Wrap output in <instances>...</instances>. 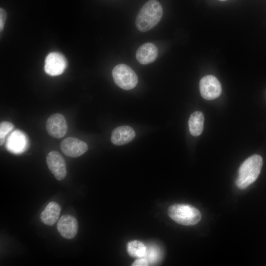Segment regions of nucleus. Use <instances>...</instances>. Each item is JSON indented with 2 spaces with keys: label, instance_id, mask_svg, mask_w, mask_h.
<instances>
[{
  "label": "nucleus",
  "instance_id": "1",
  "mask_svg": "<svg viewBox=\"0 0 266 266\" xmlns=\"http://www.w3.org/2000/svg\"><path fill=\"white\" fill-rule=\"evenodd\" d=\"M163 15L161 4L156 0H149L142 6L136 16V27L140 32H147L159 23Z\"/></svg>",
  "mask_w": 266,
  "mask_h": 266
},
{
  "label": "nucleus",
  "instance_id": "2",
  "mask_svg": "<svg viewBox=\"0 0 266 266\" xmlns=\"http://www.w3.org/2000/svg\"><path fill=\"white\" fill-rule=\"evenodd\" d=\"M263 165L262 157L257 154L251 156L240 165L235 181L236 186L241 189L248 187L258 177Z\"/></svg>",
  "mask_w": 266,
  "mask_h": 266
},
{
  "label": "nucleus",
  "instance_id": "3",
  "mask_svg": "<svg viewBox=\"0 0 266 266\" xmlns=\"http://www.w3.org/2000/svg\"><path fill=\"white\" fill-rule=\"evenodd\" d=\"M169 216L176 223L186 226L198 223L201 219V213L196 207L187 204H174L168 209Z\"/></svg>",
  "mask_w": 266,
  "mask_h": 266
},
{
  "label": "nucleus",
  "instance_id": "4",
  "mask_svg": "<svg viewBox=\"0 0 266 266\" xmlns=\"http://www.w3.org/2000/svg\"><path fill=\"white\" fill-rule=\"evenodd\" d=\"M112 74L115 84L122 89H133L137 84L136 74L127 65L121 64L116 65L112 70Z\"/></svg>",
  "mask_w": 266,
  "mask_h": 266
},
{
  "label": "nucleus",
  "instance_id": "5",
  "mask_svg": "<svg viewBox=\"0 0 266 266\" xmlns=\"http://www.w3.org/2000/svg\"><path fill=\"white\" fill-rule=\"evenodd\" d=\"M200 91L201 97L206 100H212L219 97L222 92L221 84L214 76L203 77L200 81Z\"/></svg>",
  "mask_w": 266,
  "mask_h": 266
},
{
  "label": "nucleus",
  "instance_id": "6",
  "mask_svg": "<svg viewBox=\"0 0 266 266\" xmlns=\"http://www.w3.org/2000/svg\"><path fill=\"white\" fill-rule=\"evenodd\" d=\"M67 66V60L62 54L54 52L48 54L45 59L44 71L52 76L62 74Z\"/></svg>",
  "mask_w": 266,
  "mask_h": 266
},
{
  "label": "nucleus",
  "instance_id": "7",
  "mask_svg": "<svg viewBox=\"0 0 266 266\" xmlns=\"http://www.w3.org/2000/svg\"><path fill=\"white\" fill-rule=\"evenodd\" d=\"M46 163L48 168L58 180H63L66 175L65 160L61 154L56 151H52L46 157Z\"/></svg>",
  "mask_w": 266,
  "mask_h": 266
},
{
  "label": "nucleus",
  "instance_id": "8",
  "mask_svg": "<svg viewBox=\"0 0 266 266\" xmlns=\"http://www.w3.org/2000/svg\"><path fill=\"white\" fill-rule=\"evenodd\" d=\"M27 134L20 130L13 131L7 138L5 147L10 152L20 154L25 151L29 146Z\"/></svg>",
  "mask_w": 266,
  "mask_h": 266
},
{
  "label": "nucleus",
  "instance_id": "9",
  "mask_svg": "<svg viewBox=\"0 0 266 266\" xmlns=\"http://www.w3.org/2000/svg\"><path fill=\"white\" fill-rule=\"evenodd\" d=\"M46 128L51 136L57 138L63 137L67 131L65 117L60 113L52 114L46 121Z\"/></svg>",
  "mask_w": 266,
  "mask_h": 266
},
{
  "label": "nucleus",
  "instance_id": "10",
  "mask_svg": "<svg viewBox=\"0 0 266 266\" xmlns=\"http://www.w3.org/2000/svg\"><path fill=\"white\" fill-rule=\"evenodd\" d=\"M60 147L62 152L66 155L76 158L84 154L88 150L87 144L76 138L69 137L61 143Z\"/></svg>",
  "mask_w": 266,
  "mask_h": 266
},
{
  "label": "nucleus",
  "instance_id": "11",
  "mask_svg": "<svg viewBox=\"0 0 266 266\" xmlns=\"http://www.w3.org/2000/svg\"><path fill=\"white\" fill-rule=\"evenodd\" d=\"M57 230L64 238L71 239L74 237L78 231V223L75 217L70 215H63L59 220Z\"/></svg>",
  "mask_w": 266,
  "mask_h": 266
},
{
  "label": "nucleus",
  "instance_id": "12",
  "mask_svg": "<svg viewBox=\"0 0 266 266\" xmlns=\"http://www.w3.org/2000/svg\"><path fill=\"white\" fill-rule=\"evenodd\" d=\"M158 49L151 42L145 43L141 45L136 52V59L142 65H147L154 62L158 56Z\"/></svg>",
  "mask_w": 266,
  "mask_h": 266
},
{
  "label": "nucleus",
  "instance_id": "13",
  "mask_svg": "<svg viewBox=\"0 0 266 266\" xmlns=\"http://www.w3.org/2000/svg\"><path fill=\"white\" fill-rule=\"evenodd\" d=\"M135 136L134 130L129 126L116 128L112 132L111 141L116 145H122L131 142Z\"/></svg>",
  "mask_w": 266,
  "mask_h": 266
},
{
  "label": "nucleus",
  "instance_id": "14",
  "mask_svg": "<svg viewBox=\"0 0 266 266\" xmlns=\"http://www.w3.org/2000/svg\"><path fill=\"white\" fill-rule=\"evenodd\" d=\"M61 209L57 202H50L40 214L41 221L46 225L53 226L59 219Z\"/></svg>",
  "mask_w": 266,
  "mask_h": 266
},
{
  "label": "nucleus",
  "instance_id": "15",
  "mask_svg": "<svg viewBox=\"0 0 266 266\" xmlns=\"http://www.w3.org/2000/svg\"><path fill=\"white\" fill-rule=\"evenodd\" d=\"M204 115L199 111L192 113L188 121L189 129L190 133L194 136L200 135L203 131Z\"/></svg>",
  "mask_w": 266,
  "mask_h": 266
},
{
  "label": "nucleus",
  "instance_id": "16",
  "mask_svg": "<svg viewBox=\"0 0 266 266\" xmlns=\"http://www.w3.org/2000/svg\"><path fill=\"white\" fill-rule=\"evenodd\" d=\"M163 257V252L161 248L155 244H149L146 246V251L144 258L149 265H155L160 262Z\"/></svg>",
  "mask_w": 266,
  "mask_h": 266
},
{
  "label": "nucleus",
  "instance_id": "17",
  "mask_svg": "<svg viewBox=\"0 0 266 266\" xmlns=\"http://www.w3.org/2000/svg\"><path fill=\"white\" fill-rule=\"evenodd\" d=\"M146 251V245L138 240L130 241L127 244V252L132 257L143 258Z\"/></svg>",
  "mask_w": 266,
  "mask_h": 266
},
{
  "label": "nucleus",
  "instance_id": "18",
  "mask_svg": "<svg viewBox=\"0 0 266 266\" xmlns=\"http://www.w3.org/2000/svg\"><path fill=\"white\" fill-rule=\"evenodd\" d=\"M14 128V125L9 122L3 121L0 124V144L1 146L5 141V136Z\"/></svg>",
  "mask_w": 266,
  "mask_h": 266
},
{
  "label": "nucleus",
  "instance_id": "19",
  "mask_svg": "<svg viewBox=\"0 0 266 266\" xmlns=\"http://www.w3.org/2000/svg\"><path fill=\"white\" fill-rule=\"evenodd\" d=\"M6 12L2 8H0V31L1 32L4 27L5 22L6 19Z\"/></svg>",
  "mask_w": 266,
  "mask_h": 266
},
{
  "label": "nucleus",
  "instance_id": "20",
  "mask_svg": "<svg viewBox=\"0 0 266 266\" xmlns=\"http://www.w3.org/2000/svg\"><path fill=\"white\" fill-rule=\"evenodd\" d=\"M133 266H149L148 261L144 258H138L132 265Z\"/></svg>",
  "mask_w": 266,
  "mask_h": 266
},
{
  "label": "nucleus",
  "instance_id": "21",
  "mask_svg": "<svg viewBox=\"0 0 266 266\" xmlns=\"http://www.w3.org/2000/svg\"><path fill=\"white\" fill-rule=\"evenodd\" d=\"M220 0V1H225V0Z\"/></svg>",
  "mask_w": 266,
  "mask_h": 266
}]
</instances>
